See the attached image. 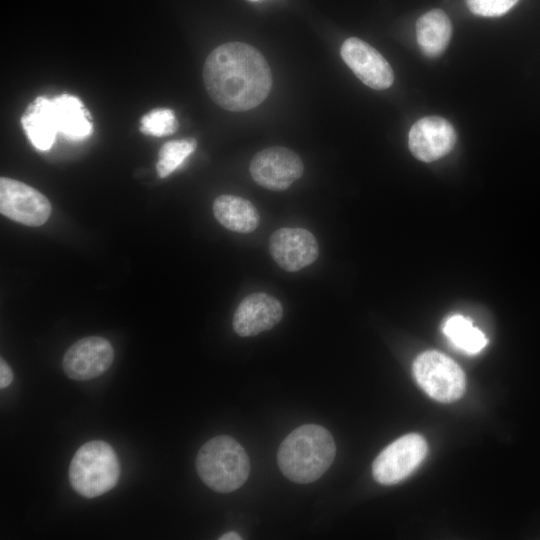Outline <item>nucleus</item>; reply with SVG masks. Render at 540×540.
<instances>
[{
    "instance_id": "ddd939ff",
    "label": "nucleus",
    "mask_w": 540,
    "mask_h": 540,
    "mask_svg": "<svg viewBox=\"0 0 540 540\" xmlns=\"http://www.w3.org/2000/svg\"><path fill=\"white\" fill-rule=\"evenodd\" d=\"M283 316V307L275 297L257 292L246 296L233 316V329L241 337L255 336L272 329Z\"/></svg>"
},
{
    "instance_id": "4468645a",
    "label": "nucleus",
    "mask_w": 540,
    "mask_h": 540,
    "mask_svg": "<svg viewBox=\"0 0 540 540\" xmlns=\"http://www.w3.org/2000/svg\"><path fill=\"white\" fill-rule=\"evenodd\" d=\"M21 123L35 148L41 151L50 149L62 128V118L54 98L37 97L27 107Z\"/></svg>"
},
{
    "instance_id": "f03ea898",
    "label": "nucleus",
    "mask_w": 540,
    "mask_h": 540,
    "mask_svg": "<svg viewBox=\"0 0 540 540\" xmlns=\"http://www.w3.org/2000/svg\"><path fill=\"white\" fill-rule=\"evenodd\" d=\"M336 446L330 432L316 424L293 430L280 444L278 466L289 480L306 484L319 479L331 466Z\"/></svg>"
},
{
    "instance_id": "f8f14e48",
    "label": "nucleus",
    "mask_w": 540,
    "mask_h": 540,
    "mask_svg": "<svg viewBox=\"0 0 540 540\" xmlns=\"http://www.w3.org/2000/svg\"><path fill=\"white\" fill-rule=\"evenodd\" d=\"M456 143V133L446 119L427 116L413 124L408 135V146L415 158L432 162L448 154Z\"/></svg>"
},
{
    "instance_id": "7ed1b4c3",
    "label": "nucleus",
    "mask_w": 540,
    "mask_h": 540,
    "mask_svg": "<svg viewBox=\"0 0 540 540\" xmlns=\"http://www.w3.org/2000/svg\"><path fill=\"white\" fill-rule=\"evenodd\" d=\"M196 470L201 480L219 493L240 488L248 479L250 460L241 444L227 435L216 436L199 450Z\"/></svg>"
},
{
    "instance_id": "a211bd4d",
    "label": "nucleus",
    "mask_w": 540,
    "mask_h": 540,
    "mask_svg": "<svg viewBox=\"0 0 540 540\" xmlns=\"http://www.w3.org/2000/svg\"><path fill=\"white\" fill-rule=\"evenodd\" d=\"M442 330L455 347L470 355L479 353L487 344L484 333L459 314L446 319Z\"/></svg>"
},
{
    "instance_id": "6e6552de",
    "label": "nucleus",
    "mask_w": 540,
    "mask_h": 540,
    "mask_svg": "<svg viewBox=\"0 0 540 540\" xmlns=\"http://www.w3.org/2000/svg\"><path fill=\"white\" fill-rule=\"evenodd\" d=\"M0 212L13 221L37 227L48 220L51 204L35 188L15 179L1 177Z\"/></svg>"
},
{
    "instance_id": "f3484780",
    "label": "nucleus",
    "mask_w": 540,
    "mask_h": 540,
    "mask_svg": "<svg viewBox=\"0 0 540 540\" xmlns=\"http://www.w3.org/2000/svg\"><path fill=\"white\" fill-rule=\"evenodd\" d=\"M54 99L62 118L61 134L73 140L88 137L92 131V124L79 98L62 94Z\"/></svg>"
},
{
    "instance_id": "20e7f679",
    "label": "nucleus",
    "mask_w": 540,
    "mask_h": 540,
    "mask_svg": "<svg viewBox=\"0 0 540 540\" xmlns=\"http://www.w3.org/2000/svg\"><path fill=\"white\" fill-rule=\"evenodd\" d=\"M120 465L114 449L101 440L89 441L74 454L69 467L73 489L86 498L100 496L118 482Z\"/></svg>"
},
{
    "instance_id": "5701e85b",
    "label": "nucleus",
    "mask_w": 540,
    "mask_h": 540,
    "mask_svg": "<svg viewBox=\"0 0 540 540\" xmlns=\"http://www.w3.org/2000/svg\"><path fill=\"white\" fill-rule=\"evenodd\" d=\"M220 540H240V535L236 532L230 531L219 537Z\"/></svg>"
},
{
    "instance_id": "6ab92c4d",
    "label": "nucleus",
    "mask_w": 540,
    "mask_h": 540,
    "mask_svg": "<svg viewBox=\"0 0 540 540\" xmlns=\"http://www.w3.org/2000/svg\"><path fill=\"white\" fill-rule=\"evenodd\" d=\"M194 139L175 140L165 143L158 154L156 169L160 178L169 176L195 150Z\"/></svg>"
},
{
    "instance_id": "2eb2a0df",
    "label": "nucleus",
    "mask_w": 540,
    "mask_h": 540,
    "mask_svg": "<svg viewBox=\"0 0 540 540\" xmlns=\"http://www.w3.org/2000/svg\"><path fill=\"white\" fill-rule=\"evenodd\" d=\"M213 213L221 225L238 233H250L260 222L255 206L249 200L235 195L218 196L213 203Z\"/></svg>"
},
{
    "instance_id": "dca6fc26",
    "label": "nucleus",
    "mask_w": 540,
    "mask_h": 540,
    "mask_svg": "<svg viewBox=\"0 0 540 540\" xmlns=\"http://www.w3.org/2000/svg\"><path fill=\"white\" fill-rule=\"evenodd\" d=\"M451 33L450 19L441 9L426 12L416 22L417 42L428 57H437L446 49Z\"/></svg>"
},
{
    "instance_id": "4be33fe9",
    "label": "nucleus",
    "mask_w": 540,
    "mask_h": 540,
    "mask_svg": "<svg viewBox=\"0 0 540 540\" xmlns=\"http://www.w3.org/2000/svg\"><path fill=\"white\" fill-rule=\"evenodd\" d=\"M13 380V372L6 361L0 359V388L4 389L11 384Z\"/></svg>"
},
{
    "instance_id": "b1692460",
    "label": "nucleus",
    "mask_w": 540,
    "mask_h": 540,
    "mask_svg": "<svg viewBox=\"0 0 540 540\" xmlns=\"http://www.w3.org/2000/svg\"><path fill=\"white\" fill-rule=\"evenodd\" d=\"M251 1H258V0H251Z\"/></svg>"
},
{
    "instance_id": "f257e3e1",
    "label": "nucleus",
    "mask_w": 540,
    "mask_h": 540,
    "mask_svg": "<svg viewBox=\"0 0 540 540\" xmlns=\"http://www.w3.org/2000/svg\"><path fill=\"white\" fill-rule=\"evenodd\" d=\"M203 81L210 98L233 112L253 109L269 95L272 74L255 47L230 42L216 47L206 58Z\"/></svg>"
},
{
    "instance_id": "423d86ee",
    "label": "nucleus",
    "mask_w": 540,
    "mask_h": 540,
    "mask_svg": "<svg viewBox=\"0 0 540 540\" xmlns=\"http://www.w3.org/2000/svg\"><path fill=\"white\" fill-rule=\"evenodd\" d=\"M427 450V442L420 434L410 433L396 439L374 460V479L382 485L401 482L420 465Z\"/></svg>"
},
{
    "instance_id": "9b49d317",
    "label": "nucleus",
    "mask_w": 540,
    "mask_h": 540,
    "mask_svg": "<svg viewBox=\"0 0 540 540\" xmlns=\"http://www.w3.org/2000/svg\"><path fill=\"white\" fill-rule=\"evenodd\" d=\"M274 261L285 271L296 272L311 265L319 253L315 236L304 228H280L269 239Z\"/></svg>"
},
{
    "instance_id": "1a4fd4ad",
    "label": "nucleus",
    "mask_w": 540,
    "mask_h": 540,
    "mask_svg": "<svg viewBox=\"0 0 540 540\" xmlns=\"http://www.w3.org/2000/svg\"><path fill=\"white\" fill-rule=\"evenodd\" d=\"M113 360L111 343L100 336H89L76 341L66 351L62 366L69 378L86 381L107 371Z\"/></svg>"
},
{
    "instance_id": "9d476101",
    "label": "nucleus",
    "mask_w": 540,
    "mask_h": 540,
    "mask_svg": "<svg viewBox=\"0 0 540 540\" xmlns=\"http://www.w3.org/2000/svg\"><path fill=\"white\" fill-rule=\"evenodd\" d=\"M341 57L365 85L375 90L389 88L394 73L387 60L368 43L350 37L341 46Z\"/></svg>"
},
{
    "instance_id": "39448f33",
    "label": "nucleus",
    "mask_w": 540,
    "mask_h": 540,
    "mask_svg": "<svg viewBox=\"0 0 540 540\" xmlns=\"http://www.w3.org/2000/svg\"><path fill=\"white\" fill-rule=\"evenodd\" d=\"M412 371L421 389L438 402H454L465 392L464 371L452 358L442 352L435 350L422 352L414 360Z\"/></svg>"
},
{
    "instance_id": "aec40b11",
    "label": "nucleus",
    "mask_w": 540,
    "mask_h": 540,
    "mask_svg": "<svg viewBox=\"0 0 540 540\" xmlns=\"http://www.w3.org/2000/svg\"><path fill=\"white\" fill-rule=\"evenodd\" d=\"M178 129V122L171 109H155L144 115L141 119L140 130L151 136H166Z\"/></svg>"
},
{
    "instance_id": "0eeeda50",
    "label": "nucleus",
    "mask_w": 540,
    "mask_h": 540,
    "mask_svg": "<svg viewBox=\"0 0 540 540\" xmlns=\"http://www.w3.org/2000/svg\"><path fill=\"white\" fill-rule=\"evenodd\" d=\"M249 171L258 185L272 191H283L302 176L304 165L294 151L275 146L257 152L250 162Z\"/></svg>"
},
{
    "instance_id": "412c9836",
    "label": "nucleus",
    "mask_w": 540,
    "mask_h": 540,
    "mask_svg": "<svg viewBox=\"0 0 540 540\" xmlns=\"http://www.w3.org/2000/svg\"><path fill=\"white\" fill-rule=\"evenodd\" d=\"M518 0H466L469 10L479 16L497 17L507 13Z\"/></svg>"
}]
</instances>
